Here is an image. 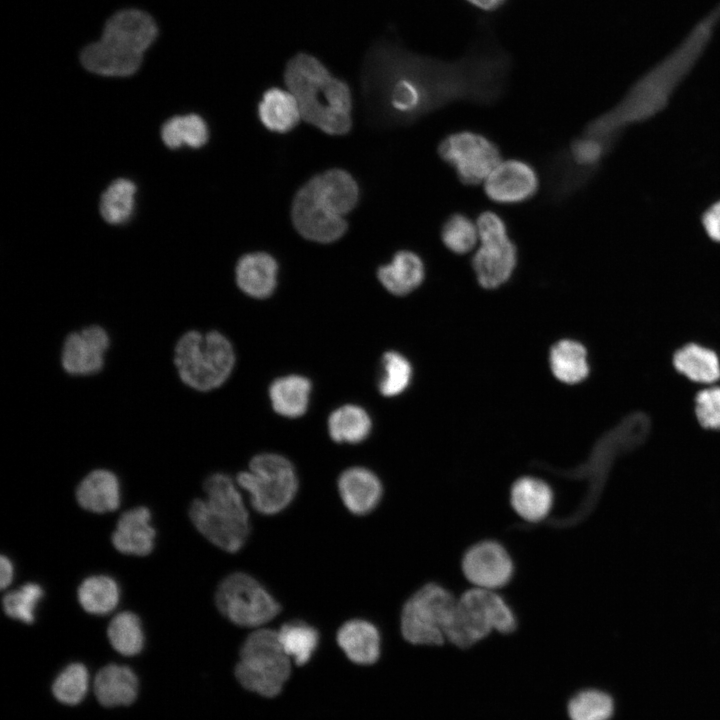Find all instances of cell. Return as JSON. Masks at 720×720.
Wrapping results in <instances>:
<instances>
[{"label": "cell", "mask_w": 720, "mask_h": 720, "mask_svg": "<svg viewBox=\"0 0 720 720\" xmlns=\"http://www.w3.org/2000/svg\"><path fill=\"white\" fill-rule=\"evenodd\" d=\"M511 67V55L490 39L453 61L381 40L364 58L362 93L375 124L407 126L457 102L494 105L505 92Z\"/></svg>", "instance_id": "6da1fadb"}, {"label": "cell", "mask_w": 720, "mask_h": 720, "mask_svg": "<svg viewBox=\"0 0 720 720\" xmlns=\"http://www.w3.org/2000/svg\"><path fill=\"white\" fill-rule=\"evenodd\" d=\"M284 82L307 123L330 135L350 131V88L346 82L334 78L316 57L307 53L293 56L286 64Z\"/></svg>", "instance_id": "7a4b0ae2"}, {"label": "cell", "mask_w": 720, "mask_h": 720, "mask_svg": "<svg viewBox=\"0 0 720 720\" xmlns=\"http://www.w3.org/2000/svg\"><path fill=\"white\" fill-rule=\"evenodd\" d=\"M158 32L155 19L146 11L119 10L107 19L101 37L82 49L80 62L87 71L100 76L133 75Z\"/></svg>", "instance_id": "3957f363"}, {"label": "cell", "mask_w": 720, "mask_h": 720, "mask_svg": "<svg viewBox=\"0 0 720 720\" xmlns=\"http://www.w3.org/2000/svg\"><path fill=\"white\" fill-rule=\"evenodd\" d=\"M205 498L189 507L195 528L212 544L229 553L238 552L250 535L249 513L230 476L213 473L203 482Z\"/></svg>", "instance_id": "277c9868"}, {"label": "cell", "mask_w": 720, "mask_h": 720, "mask_svg": "<svg viewBox=\"0 0 720 720\" xmlns=\"http://www.w3.org/2000/svg\"><path fill=\"white\" fill-rule=\"evenodd\" d=\"M235 361L231 341L218 330L188 329L173 346L176 375L185 387L196 392L221 387L232 374Z\"/></svg>", "instance_id": "5b68a950"}, {"label": "cell", "mask_w": 720, "mask_h": 720, "mask_svg": "<svg viewBox=\"0 0 720 720\" xmlns=\"http://www.w3.org/2000/svg\"><path fill=\"white\" fill-rule=\"evenodd\" d=\"M516 626L515 614L500 594L473 587L457 598L444 634L452 644L467 648L492 631L511 633Z\"/></svg>", "instance_id": "8992f818"}, {"label": "cell", "mask_w": 720, "mask_h": 720, "mask_svg": "<svg viewBox=\"0 0 720 720\" xmlns=\"http://www.w3.org/2000/svg\"><path fill=\"white\" fill-rule=\"evenodd\" d=\"M235 676L249 691L265 697L278 695L291 672L290 658L284 652L277 631L261 628L243 642Z\"/></svg>", "instance_id": "52a82bcc"}, {"label": "cell", "mask_w": 720, "mask_h": 720, "mask_svg": "<svg viewBox=\"0 0 720 720\" xmlns=\"http://www.w3.org/2000/svg\"><path fill=\"white\" fill-rule=\"evenodd\" d=\"M236 483L248 492L251 506L263 515H274L289 506L298 490L293 464L275 453L255 455L247 471L237 474Z\"/></svg>", "instance_id": "ba28073f"}, {"label": "cell", "mask_w": 720, "mask_h": 720, "mask_svg": "<svg viewBox=\"0 0 720 720\" xmlns=\"http://www.w3.org/2000/svg\"><path fill=\"white\" fill-rule=\"evenodd\" d=\"M476 225L480 246L471 259L472 269L483 288L495 289L511 278L518 263V249L498 213L481 212Z\"/></svg>", "instance_id": "9c48e42d"}, {"label": "cell", "mask_w": 720, "mask_h": 720, "mask_svg": "<svg viewBox=\"0 0 720 720\" xmlns=\"http://www.w3.org/2000/svg\"><path fill=\"white\" fill-rule=\"evenodd\" d=\"M457 598L437 583H427L404 603L400 627L406 641L415 645H441Z\"/></svg>", "instance_id": "30bf717a"}, {"label": "cell", "mask_w": 720, "mask_h": 720, "mask_svg": "<svg viewBox=\"0 0 720 720\" xmlns=\"http://www.w3.org/2000/svg\"><path fill=\"white\" fill-rule=\"evenodd\" d=\"M215 603L224 617L241 627L262 626L281 611V605L271 593L244 572L231 573L219 583Z\"/></svg>", "instance_id": "8fae6325"}, {"label": "cell", "mask_w": 720, "mask_h": 720, "mask_svg": "<svg viewBox=\"0 0 720 720\" xmlns=\"http://www.w3.org/2000/svg\"><path fill=\"white\" fill-rule=\"evenodd\" d=\"M437 154L465 186L484 183L502 161V153L496 142L470 130L453 132L443 137L437 146Z\"/></svg>", "instance_id": "7c38bea8"}, {"label": "cell", "mask_w": 720, "mask_h": 720, "mask_svg": "<svg viewBox=\"0 0 720 720\" xmlns=\"http://www.w3.org/2000/svg\"><path fill=\"white\" fill-rule=\"evenodd\" d=\"M291 219L302 237L318 243L335 242L348 229V222L321 196L311 179L296 193Z\"/></svg>", "instance_id": "4fadbf2b"}, {"label": "cell", "mask_w": 720, "mask_h": 720, "mask_svg": "<svg viewBox=\"0 0 720 720\" xmlns=\"http://www.w3.org/2000/svg\"><path fill=\"white\" fill-rule=\"evenodd\" d=\"M111 344V335L101 324L92 323L72 330L60 347V367L72 377L97 375L105 368Z\"/></svg>", "instance_id": "5bb4252c"}, {"label": "cell", "mask_w": 720, "mask_h": 720, "mask_svg": "<svg viewBox=\"0 0 720 720\" xmlns=\"http://www.w3.org/2000/svg\"><path fill=\"white\" fill-rule=\"evenodd\" d=\"M461 569L473 587L496 591L510 582L514 565L503 545L483 540L466 550Z\"/></svg>", "instance_id": "9a60e30c"}, {"label": "cell", "mask_w": 720, "mask_h": 720, "mask_svg": "<svg viewBox=\"0 0 720 720\" xmlns=\"http://www.w3.org/2000/svg\"><path fill=\"white\" fill-rule=\"evenodd\" d=\"M489 200L501 205H516L532 199L540 182L535 168L521 159L502 160L483 183Z\"/></svg>", "instance_id": "2e32d148"}, {"label": "cell", "mask_w": 720, "mask_h": 720, "mask_svg": "<svg viewBox=\"0 0 720 720\" xmlns=\"http://www.w3.org/2000/svg\"><path fill=\"white\" fill-rule=\"evenodd\" d=\"M340 498L345 507L358 516L376 509L383 496V485L371 470L354 466L344 470L337 481Z\"/></svg>", "instance_id": "e0dca14e"}, {"label": "cell", "mask_w": 720, "mask_h": 720, "mask_svg": "<svg viewBox=\"0 0 720 720\" xmlns=\"http://www.w3.org/2000/svg\"><path fill=\"white\" fill-rule=\"evenodd\" d=\"M151 511L145 506L129 509L119 517L112 533V544L120 553L146 556L153 551L156 531Z\"/></svg>", "instance_id": "ac0fdd59"}, {"label": "cell", "mask_w": 720, "mask_h": 720, "mask_svg": "<svg viewBox=\"0 0 720 720\" xmlns=\"http://www.w3.org/2000/svg\"><path fill=\"white\" fill-rule=\"evenodd\" d=\"M671 362L680 376L698 387L720 381V354L710 346L687 342L673 352Z\"/></svg>", "instance_id": "d6986e66"}, {"label": "cell", "mask_w": 720, "mask_h": 720, "mask_svg": "<svg viewBox=\"0 0 720 720\" xmlns=\"http://www.w3.org/2000/svg\"><path fill=\"white\" fill-rule=\"evenodd\" d=\"M278 264L268 253L253 252L239 258L235 268L238 288L257 299L269 297L277 284Z\"/></svg>", "instance_id": "ffe728a7"}, {"label": "cell", "mask_w": 720, "mask_h": 720, "mask_svg": "<svg viewBox=\"0 0 720 720\" xmlns=\"http://www.w3.org/2000/svg\"><path fill=\"white\" fill-rule=\"evenodd\" d=\"M75 496L78 504L87 511L112 512L121 501L119 478L109 469H94L80 481Z\"/></svg>", "instance_id": "44dd1931"}, {"label": "cell", "mask_w": 720, "mask_h": 720, "mask_svg": "<svg viewBox=\"0 0 720 720\" xmlns=\"http://www.w3.org/2000/svg\"><path fill=\"white\" fill-rule=\"evenodd\" d=\"M553 499L550 485L534 476L518 478L510 489V504L514 512L530 523H538L548 517Z\"/></svg>", "instance_id": "7402d4cb"}, {"label": "cell", "mask_w": 720, "mask_h": 720, "mask_svg": "<svg viewBox=\"0 0 720 720\" xmlns=\"http://www.w3.org/2000/svg\"><path fill=\"white\" fill-rule=\"evenodd\" d=\"M336 638L348 659L356 664L371 665L380 656V633L367 620L351 619L343 623Z\"/></svg>", "instance_id": "603a6c76"}, {"label": "cell", "mask_w": 720, "mask_h": 720, "mask_svg": "<svg viewBox=\"0 0 720 720\" xmlns=\"http://www.w3.org/2000/svg\"><path fill=\"white\" fill-rule=\"evenodd\" d=\"M377 278L391 294L404 296L418 288L425 278L422 258L410 250H399L390 263L377 270Z\"/></svg>", "instance_id": "cb8c5ba5"}, {"label": "cell", "mask_w": 720, "mask_h": 720, "mask_svg": "<svg viewBox=\"0 0 720 720\" xmlns=\"http://www.w3.org/2000/svg\"><path fill=\"white\" fill-rule=\"evenodd\" d=\"M138 691L135 673L127 666L109 664L97 673L94 692L98 701L107 707L131 704Z\"/></svg>", "instance_id": "d4e9b609"}, {"label": "cell", "mask_w": 720, "mask_h": 720, "mask_svg": "<svg viewBox=\"0 0 720 720\" xmlns=\"http://www.w3.org/2000/svg\"><path fill=\"white\" fill-rule=\"evenodd\" d=\"M258 116L268 130L278 133L289 132L302 118L294 96L276 87L263 93L258 104Z\"/></svg>", "instance_id": "484cf974"}, {"label": "cell", "mask_w": 720, "mask_h": 720, "mask_svg": "<svg viewBox=\"0 0 720 720\" xmlns=\"http://www.w3.org/2000/svg\"><path fill=\"white\" fill-rule=\"evenodd\" d=\"M311 382L301 375H287L275 379L269 387V398L279 415L297 418L308 409Z\"/></svg>", "instance_id": "4316f807"}, {"label": "cell", "mask_w": 720, "mask_h": 720, "mask_svg": "<svg viewBox=\"0 0 720 720\" xmlns=\"http://www.w3.org/2000/svg\"><path fill=\"white\" fill-rule=\"evenodd\" d=\"M549 362L553 375L566 384L580 383L590 373L587 349L576 340L562 339L555 343Z\"/></svg>", "instance_id": "83f0119b"}, {"label": "cell", "mask_w": 720, "mask_h": 720, "mask_svg": "<svg viewBox=\"0 0 720 720\" xmlns=\"http://www.w3.org/2000/svg\"><path fill=\"white\" fill-rule=\"evenodd\" d=\"M311 179L339 215L344 217L355 208L359 200V188L347 171L334 168Z\"/></svg>", "instance_id": "f1b7e54d"}, {"label": "cell", "mask_w": 720, "mask_h": 720, "mask_svg": "<svg viewBox=\"0 0 720 720\" xmlns=\"http://www.w3.org/2000/svg\"><path fill=\"white\" fill-rule=\"evenodd\" d=\"M371 428L367 411L354 404L335 409L328 418L329 435L337 443H360L369 436Z\"/></svg>", "instance_id": "f546056e"}, {"label": "cell", "mask_w": 720, "mask_h": 720, "mask_svg": "<svg viewBox=\"0 0 720 720\" xmlns=\"http://www.w3.org/2000/svg\"><path fill=\"white\" fill-rule=\"evenodd\" d=\"M77 599L87 613L106 615L119 604L120 588L110 576L92 575L80 583Z\"/></svg>", "instance_id": "4dcf8cb0"}, {"label": "cell", "mask_w": 720, "mask_h": 720, "mask_svg": "<svg viewBox=\"0 0 720 720\" xmlns=\"http://www.w3.org/2000/svg\"><path fill=\"white\" fill-rule=\"evenodd\" d=\"M277 633L284 652L298 665L306 664L319 644L318 630L304 621L284 623Z\"/></svg>", "instance_id": "1f68e13d"}, {"label": "cell", "mask_w": 720, "mask_h": 720, "mask_svg": "<svg viewBox=\"0 0 720 720\" xmlns=\"http://www.w3.org/2000/svg\"><path fill=\"white\" fill-rule=\"evenodd\" d=\"M161 137L165 145L171 149L183 145L200 148L209 138L206 122L197 114L175 116L164 123Z\"/></svg>", "instance_id": "d6a6232c"}, {"label": "cell", "mask_w": 720, "mask_h": 720, "mask_svg": "<svg viewBox=\"0 0 720 720\" xmlns=\"http://www.w3.org/2000/svg\"><path fill=\"white\" fill-rule=\"evenodd\" d=\"M107 636L112 647L120 654L134 656L144 646V631L138 615L123 611L115 615L107 628Z\"/></svg>", "instance_id": "836d02e7"}, {"label": "cell", "mask_w": 720, "mask_h": 720, "mask_svg": "<svg viewBox=\"0 0 720 720\" xmlns=\"http://www.w3.org/2000/svg\"><path fill=\"white\" fill-rule=\"evenodd\" d=\"M136 187L128 179H117L104 191L100 200V213L110 224H122L132 215Z\"/></svg>", "instance_id": "e575fe53"}, {"label": "cell", "mask_w": 720, "mask_h": 720, "mask_svg": "<svg viewBox=\"0 0 720 720\" xmlns=\"http://www.w3.org/2000/svg\"><path fill=\"white\" fill-rule=\"evenodd\" d=\"M440 238L452 253L464 255L476 246L479 240L476 222L462 212L450 214L442 223Z\"/></svg>", "instance_id": "d590c367"}, {"label": "cell", "mask_w": 720, "mask_h": 720, "mask_svg": "<svg viewBox=\"0 0 720 720\" xmlns=\"http://www.w3.org/2000/svg\"><path fill=\"white\" fill-rule=\"evenodd\" d=\"M43 596L42 586L35 582H29L16 590L7 592L3 596L2 607L8 617L32 624Z\"/></svg>", "instance_id": "8d00e7d4"}, {"label": "cell", "mask_w": 720, "mask_h": 720, "mask_svg": "<svg viewBox=\"0 0 720 720\" xmlns=\"http://www.w3.org/2000/svg\"><path fill=\"white\" fill-rule=\"evenodd\" d=\"M381 368L378 389L383 396L394 397L407 389L412 378V366L406 357L388 351L382 357Z\"/></svg>", "instance_id": "74e56055"}, {"label": "cell", "mask_w": 720, "mask_h": 720, "mask_svg": "<svg viewBox=\"0 0 720 720\" xmlns=\"http://www.w3.org/2000/svg\"><path fill=\"white\" fill-rule=\"evenodd\" d=\"M89 674L82 663H71L56 677L52 685L55 698L67 705L80 703L86 696Z\"/></svg>", "instance_id": "f35d334b"}, {"label": "cell", "mask_w": 720, "mask_h": 720, "mask_svg": "<svg viewBox=\"0 0 720 720\" xmlns=\"http://www.w3.org/2000/svg\"><path fill=\"white\" fill-rule=\"evenodd\" d=\"M571 720H608L613 713L611 697L598 690L577 694L568 705Z\"/></svg>", "instance_id": "ab89813d"}, {"label": "cell", "mask_w": 720, "mask_h": 720, "mask_svg": "<svg viewBox=\"0 0 720 720\" xmlns=\"http://www.w3.org/2000/svg\"><path fill=\"white\" fill-rule=\"evenodd\" d=\"M694 415L702 429L720 431V384L700 387L696 391Z\"/></svg>", "instance_id": "60d3db41"}, {"label": "cell", "mask_w": 720, "mask_h": 720, "mask_svg": "<svg viewBox=\"0 0 720 720\" xmlns=\"http://www.w3.org/2000/svg\"><path fill=\"white\" fill-rule=\"evenodd\" d=\"M703 224L708 236L712 240L720 242V201L706 211Z\"/></svg>", "instance_id": "b9f144b4"}, {"label": "cell", "mask_w": 720, "mask_h": 720, "mask_svg": "<svg viewBox=\"0 0 720 720\" xmlns=\"http://www.w3.org/2000/svg\"><path fill=\"white\" fill-rule=\"evenodd\" d=\"M471 8L483 14H493L503 9L510 0H463Z\"/></svg>", "instance_id": "7bdbcfd3"}, {"label": "cell", "mask_w": 720, "mask_h": 720, "mask_svg": "<svg viewBox=\"0 0 720 720\" xmlns=\"http://www.w3.org/2000/svg\"><path fill=\"white\" fill-rule=\"evenodd\" d=\"M14 577V566L11 560L2 555L0 558V586L5 589L10 585Z\"/></svg>", "instance_id": "ee69618b"}]
</instances>
